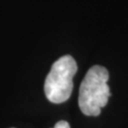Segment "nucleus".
Listing matches in <instances>:
<instances>
[{
	"instance_id": "nucleus-1",
	"label": "nucleus",
	"mask_w": 128,
	"mask_h": 128,
	"mask_svg": "<svg viewBox=\"0 0 128 128\" xmlns=\"http://www.w3.org/2000/svg\"><path fill=\"white\" fill-rule=\"evenodd\" d=\"M108 70L102 66H93L88 69L82 80L79 91V107L86 116L96 117L107 104L111 96L107 84Z\"/></svg>"
},
{
	"instance_id": "nucleus-2",
	"label": "nucleus",
	"mask_w": 128,
	"mask_h": 128,
	"mask_svg": "<svg viewBox=\"0 0 128 128\" xmlns=\"http://www.w3.org/2000/svg\"><path fill=\"white\" fill-rule=\"evenodd\" d=\"M77 69L76 61L70 55H64L52 64L44 84L48 101L62 104L68 100L73 90V78Z\"/></svg>"
},
{
	"instance_id": "nucleus-3",
	"label": "nucleus",
	"mask_w": 128,
	"mask_h": 128,
	"mask_svg": "<svg viewBox=\"0 0 128 128\" xmlns=\"http://www.w3.org/2000/svg\"><path fill=\"white\" fill-rule=\"evenodd\" d=\"M53 128H70L69 124L68 122L66 120H60L57 124H55V126Z\"/></svg>"
}]
</instances>
